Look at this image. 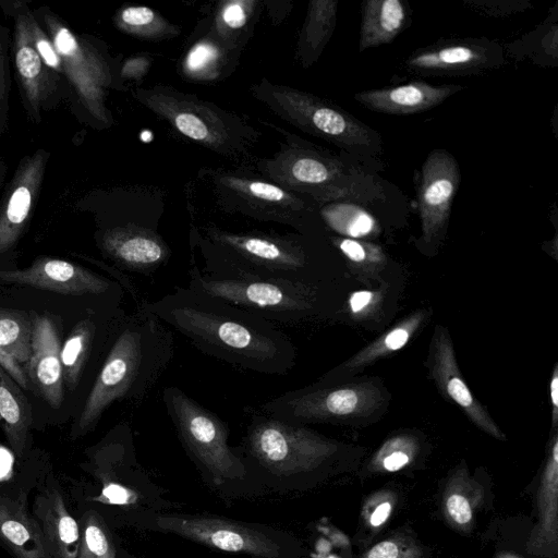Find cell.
I'll list each match as a JSON object with an SVG mask.
<instances>
[{
    "label": "cell",
    "instance_id": "cell-1",
    "mask_svg": "<svg viewBox=\"0 0 558 558\" xmlns=\"http://www.w3.org/2000/svg\"><path fill=\"white\" fill-rule=\"evenodd\" d=\"M207 355L236 367L284 375L295 364L291 339L275 324L189 287L141 304Z\"/></svg>",
    "mask_w": 558,
    "mask_h": 558
},
{
    "label": "cell",
    "instance_id": "cell-2",
    "mask_svg": "<svg viewBox=\"0 0 558 558\" xmlns=\"http://www.w3.org/2000/svg\"><path fill=\"white\" fill-rule=\"evenodd\" d=\"M174 339L142 305L120 324L74 426L76 436L93 429L114 402L142 403L170 365Z\"/></svg>",
    "mask_w": 558,
    "mask_h": 558
},
{
    "label": "cell",
    "instance_id": "cell-3",
    "mask_svg": "<svg viewBox=\"0 0 558 558\" xmlns=\"http://www.w3.org/2000/svg\"><path fill=\"white\" fill-rule=\"evenodd\" d=\"M205 265L216 278L319 284V256L305 239L260 233H234L215 227L195 233Z\"/></svg>",
    "mask_w": 558,
    "mask_h": 558
},
{
    "label": "cell",
    "instance_id": "cell-4",
    "mask_svg": "<svg viewBox=\"0 0 558 558\" xmlns=\"http://www.w3.org/2000/svg\"><path fill=\"white\" fill-rule=\"evenodd\" d=\"M191 289L245 310L272 324L296 325L326 310V292L320 286L287 281L216 278L196 264L189 270Z\"/></svg>",
    "mask_w": 558,
    "mask_h": 558
},
{
    "label": "cell",
    "instance_id": "cell-5",
    "mask_svg": "<svg viewBox=\"0 0 558 558\" xmlns=\"http://www.w3.org/2000/svg\"><path fill=\"white\" fill-rule=\"evenodd\" d=\"M384 401V390L375 381H345L287 391L256 409L271 417L305 425L365 418L381 410Z\"/></svg>",
    "mask_w": 558,
    "mask_h": 558
},
{
    "label": "cell",
    "instance_id": "cell-6",
    "mask_svg": "<svg viewBox=\"0 0 558 558\" xmlns=\"http://www.w3.org/2000/svg\"><path fill=\"white\" fill-rule=\"evenodd\" d=\"M162 402L181 442L199 465L220 480L245 476L246 465L229 447V428L216 413L175 386L165 387Z\"/></svg>",
    "mask_w": 558,
    "mask_h": 558
},
{
    "label": "cell",
    "instance_id": "cell-7",
    "mask_svg": "<svg viewBox=\"0 0 558 558\" xmlns=\"http://www.w3.org/2000/svg\"><path fill=\"white\" fill-rule=\"evenodd\" d=\"M278 110L302 130L343 149L351 159L375 169L383 154L379 133L351 113L293 89H274Z\"/></svg>",
    "mask_w": 558,
    "mask_h": 558
},
{
    "label": "cell",
    "instance_id": "cell-8",
    "mask_svg": "<svg viewBox=\"0 0 558 558\" xmlns=\"http://www.w3.org/2000/svg\"><path fill=\"white\" fill-rule=\"evenodd\" d=\"M246 411L242 451L265 472L288 477L307 470L326 453L328 444L304 425L271 417L256 408Z\"/></svg>",
    "mask_w": 558,
    "mask_h": 558
},
{
    "label": "cell",
    "instance_id": "cell-9",
    "mask_svg": "<svg viewBox=\"0 0 558 558\" xmlns=\"http://www.w3.org/2000/svg\"><path fill=\"white\" fill-rule=\"evenodd\" d=\"M318 201L325 203L320 211L325 223L343 238L355 240L379 234L377 214L384 206L405 204L400 191L366 166L357 168Z\"/></svg>",
    "mask_w": 558,
    "mask_h": 558
},
{
    "label": "cell",
    "instance_id": "cell-10",
    "mask_svg": "<svg viewBox=\"0 0 558 558\" xmlns=\"http://www.w3.org/2000/svg\"><path fill=\"white\" fill-rule=\"evenodd\" d=\"M505 63V51L498 43L463 38L420 48L402 61V68L421 76H465L494 70Z\"/></svg>",
    "mask_w": 558,
    "mask_h": 558
},
{
    "label": "cell",
    "instance_id": "cell-11",
    "mask_svg": "<svg viewBox=\"0 0 558 558\" xmlns=\"http://www.w3.org/2000/svg\"><path fill=\"white\" fill-rule=\"evenodd\" d=\"M156 525L189 539L223 551L243 553L257 558H282L281 545L250 526L217 518L161 515Z\"/></svg>",
    "mask_w": 558,
    "mask_h": 558
},
{
    "label": "cell",
    "instance_id": "cell-12",
    "mask_svg": "<svg viewBox=\"0 0 558 558\" xmlns=\"http://www.w3.org/2000/svg\"><path fill=\"white\" fill-rule=\"evenodd\" d=\"M460 181V167L453 155L444 148H436L427 155L416 192L425 244H436L445 234Z\"/></svg>",
    "mask_w": 558,
    "mask_h": 558
},
{
    "label": "cell",
    "instance_id": "cell-13",
    "mask_svg": "<svg viewBox=\"0 0 558 558\" xmlns=\"http://www.w3.org/2000/svg\"><path fill=\"white\" fill-rule=\"evenodd\" d=\"M0 281L69 295L106 296L121 287L80 265L57 258H40L28 268L0 270Z\"/></svg>",
    "mask_w": 558,
    "mask_h": 558
},
{
    "label": "cell",
    "instance_id": "cell-14",
    "mask_svg": "<svg viewBox=\"0 0 558 558\" xmlns=\"http://www.w3.org/2000/svg\"><path fill=\"white\" fill-rule=\"evenodd\" d=\"M60 341L52 320L46 315L33 318L31 356L26 367L28 383L51 408L63 402V375Z\"/></svg>",
    "mask_w": 558,
    "mask_h": 558
},
{
    "label": "cell",
    "instance_id": "cell-15",
    "mask_svg": "<svg viewBox=\"0 0 558 558\" xmlns=\"http://www.w3.org/2000/svg\"><path fill=\"white\" fill-rule=\"evenodd\" d=\"M432 373L439 389L456 402L474 424L495 437H502L498 426L475 400L463 380L451 340L447 330L440 326L435 330L433 338Z\"/></svg>",
    "mask_w": 558,
    "mask_h": 558
},
{
    "label": "cell",
    "instance_id": "cell-16",
    "mask_svg": "<svg viewBox=\"0 0 558 558\" xmlns=\"http://www.w3.org/2000/svg\"><path fill=\"white\" fill-rule=\"evenodd\" d=\"M463 89L462 85H433L424 81L363 90L353 98L363 107L379 113L408 116L433 109Z\"/></svg>",
    "mask_w": 558,
    "mask_h": 558
},
{
    "label": "cell",
    "instance_id": "cell-17",
    "mask_svg": "<svg viewBox=\"0 0 558 558\" xmlns=\"http://www.w3.org/2000/svg\"><path fill=\"white\" fill-rule=\"evenodd\" d=\"M102 248L125 270L150 276L170 258L165 241L145 227L128 226L106 233Z\"/></svg>",
    "mask_w": 558,
    "mask_h": 558
},
{
    "label": "cell",
    "instance_id": "cell-18",
    "mask_svg": "<svg viewBox=\"0 0 558 558\" xmlns=\"http://www.w3.org/2000/svg\"><path fill=\"white\" fill-rule=\"evenodd\" d=\"M283 165L288 184L311 193L316 199L364 166L308 149L289 154Z\"/></svg>",
    "mask_w": 558,
    "mask_h": 558
},
{
    "label": "cell",
    "instance_id": "cell-19",
    "mask_svg": "<svg viewBox=\"0 0 558 558\" xmlns=\"http://www.w3.org/2000/svg\"><path fill=\"white\" fill-rule=\"evenodd\" d=\"M33 512L51 558H78V525L68 511L59 490L50 487L40 493L34 502Z\"/></svg>",
    "mask_w": 558,
    "mask_h": 558
},
{
    "label": "cell",
    "instance_id": "cell-20",
    "mask_svg": "<svg viewBox=\"0 0 558 558\" xmlns=\"http://www.w3.org/2000/svg\"><path fill=\"white\" fill-rule=\"evenodd\" d=\"M172 96V95H171ZM147 104L166 117L184 136L213 148H221L227 138L223 123L201 105H192L165 94L145 96Z\"/></svg>",
    "mask_w": 558,
    "mask_h": 558
},
{
    "label": "cell",
    "instance_id": "cell-21",
    "mask_svg": "<svg viewBox=\"0 0 558 558\" xmlns=\"http://www.w3.org/2000/svg\"><path fill=\"white\" fill-rule=\"evenodd\" d=\"M0 539L16 558H51L36 520L17 498L0 495Z\"/></svg>",
    "mask_w": 558,
    "mask_h": 558
},
{
    "label": "cell",
    "instance_id": "cell-22",
    "mask_svg": "<svg viewBox=\"0 0 558 558\" xmlns=\"http://www.w3.org/2000/svg\"><path fill=\"white\" fill-rule=\"evenodd\" d=\"M426 311H416L348 361L323 375L315 385L330 386L348 381L366 365L403 348L426 318Z\"/></svg>",
    "mask_w": 558,
    "mask_h": 558
},
{
    "label": "cell",
    "instance_id": "cell-23",
    "mask_svg": "<svg viewBox=\"0 0 558 558\" xmlns=\"http://www.w3.org/2000/svg\"><path fill=\"white\" fill-rule=\"evenodd\" d=\"M33 318L25 312L0 307V365L23 389L29 383L24 371L31 356Z\"/></svg>",
    "mask_w": 558,
    "mask_h": 558
},
{
    "label": "cell",
    "instance_id": "cell-24",
    "mask_svg": "<svg viewBox=\"0 0 558 558\" xmlns=\"http://www.w3.org/2000/svg\"><path fill=\"white\" fill-rule=\"evenodd\" d=\"M410 10L402 0H365L362 3L359 51L391 43L408 26Z\"/></svg>",
    "mask_w": 558,
    "mask_h": 558
},
{
    "label": "cell",
    "instance_id": "cell-25",
    "mask_svg": "<svg viewBox=\"0 0 558 558\" xmlns=\"http://www.w3.org/2000/svg\"><path fill=\"white\" fill-rule=\"evenodd\" d=\"M0 425L12 450L22 457L32 425V409L17 383L0 365Z\"/></svg>",
    "mask_w": 558,
    "mask_h": 558
},
{
    "label": "cell",
    "instance_id": "cell-26",
    "mask_svg": "<svg viewBox=\"0 0 558 558\" xmlns=\"http://www.w3.org/2000/svg\"><path fill=\"white\" fill-rule=\"evenodd\" d=\"M100 327L102 326L95 316L85 317L75 325L60 350L63 383L71 391L76 389L81 380L84 367L97 343Z\"/></svg>",
    "mask_w": 558,
    "mask_h": 558
},
{
    "label": "cell",
    "instance_id": "cell-27",
    "mask_svg": "<svg viewBox=\"0 0 558 558\" xmlns=\"http://www.w3.org/2000/svg\"><path fill=\"white\" fill-rule=\"evenodd\" d=\"M337 7V0L311 2L302 37L303 59L306 63L317 59L331 37L336 25Z\"/></svg>",
    "mask_w": 558,
    "mask_h": 558
},
{
    "label": "cell",
    "instance_id": "cell-28",
    "mask_svg": "<svg viewBox=\"0 0 558 558\" xmlns=\"http://www.w3.org/2000/svg\"><path fill=\"white\" fill-rule=\"evenodd\" d=\"M36 174V170L31 178L25 173L24 181L16 185L10 195L5 211L0 217V253L14 244L29 215Z\"/></svg>",
    "mask_w": 558,
    "mask_h": 558
},
{
    "label": "cell",
    "instance_id": "cell-29",
    "mask_svg": "<svg viewBox=\"0 0 558 558\" xmlns=\"http://www.w3.org/2000/svg\"><path fill=\"white\" fill-rule=\"evenodd\" d=\"M331 242L351 263L372 266L385 260L383 250L373 243L343 236H335Z\"/></svg>",
    "mask_w": 558,
    "mask_h": 558
},
{
    "label": "cell",
    "instance_id": "cell-30",
    "mask_svg": "<svg viewBox=\"0 0 558 558\" xmlns=\"http://www.w3.org/2000/svg\"><path fill=\"white\" fill-rule=\"evenodd\" d=\"M112 550L102 526L97 518L90 515L81 539L78 558H104Z\"/></svg>",
    "mask_w": 558,
    "mask_h": 558
},
{
    "label": "cell",
    "instance_id": "cell-31",
    "mask_svg": "<svg viewBox=\"0 0 558 558\" xmlns=\"http://www.w3.org/2000/svg\"><path fill=\"white\" fill-rule=\"evenodd\" d=\"M233 182L235 187L240 189V192H243L244 195H250L255 201H263L267 203H277V204H292V198L290 194H287L282 189L275 184H270L262 181L254 180H229Z\"/></svg>",
    "mask_w": 558,
    "mask_h": 558
},
{
    "label": "cell",
    "instance_id": "cell-32",
    "mask_svg": "<svg viewBox=\"0 0 558 558\" xmlns=\"http://www.w3.org/2000/svg\"><path fill=\"white\" fill-rule=\"evenodd\" d=\"M15 61L19 73L27 86H35L36 80L41 72L43 61L36 49L27 40L19 44Z\"/></svg>",
    "mask_w": 558,
    "mask_h": 558
},
{
    "label": "cell",
    "instance_id": "cell-33",
    "mask_svg": "<svg viewBox=\"0 0 558 558\" xmlns=\"http://www.w3.org/2000/svg\"><path fill=\"white\" fill-rule=\"evenodd\" d=\"M217 57L218 51L214 45L199 43L190 50L185 68L193 73H202L217 60Z\"/></svg>",
    "mask_w": 558,
    "mask_h": 558
},
{
    "label": "cell",
    "instance_id": "cell-34",
    "mask_svg": "<svg viewBox=\"0 0 558 558\" xmlns=\"http://www.w3.org/2000/svg\"><path fill=\"white\" fill-rule=\"evenodd\" d=\"M156 13L147 7H129L120 14L125 26L140 33L149 31L150 25L156 22Z\"/></svg>",
    "mask_w": 558,
    "mask_h": 558
},
{
    "label": "cell",
    "instance_id": "cell-35",
    "mask_svg": "<svg viewBox=\"0 0 558 558\" xmlns=\"http://www.w3.org/2000/svg\"><path fill=\"white\" fill-rule=\"evenodd\" d=\"M244 4V2L239 1L227 3L221 12L222 23L233 29L244 26L247 20Z\"/></svg>",
    "mask_w": 558,
    "mask_h": 558
},
{
    "label": "cell",
    "instance_id": "cell-36",
    "mask_svg": "<svg viewBox=\"0 0 558 558\" xmlns=\"http://www.w3.org/2000/svg\"><path fill=\"white\" fill-rule=\"evenodd\" d=\"M450 517L460 524L468 523L472 518L469 501L461 495H451L447 500Z\"/></svg>",
    "mask_w": 558,
    "mask_h": 558
},
{
    "label": "cell",
    "instance_id": "cell-37",
    "mask_svg": "<svg viewBox=\"0 0 558 558\" xmlns=\"http://www.w3.org/2000/svg\"><path fill=\"white\" fill-rule=\"evenodd\" d=\"M35 47L37 53L45 64L56 70L61 68V57L57 52L53 44H51L45 36H37Z\"/></svg>",
    "mask_w": 558,
    "mask_h": 558
},
{
    "label": "cell",
    "instance_id": "cell-38",
    "mask_svg": "<svg viewBox=\"0 0 558 558\" xmlns=\"http://www.w3.org/2000/svg\"><path fill=\"white\" fill-rule=\"evenodd\" d=\"M374 293L367 290L356 291L349 299V306L352 313L357 314L364 311L373 301Z\"/></svg>",
    "mask_w": 558,
    "mask_h": 558
},
{
    "label": "cell",
    "instance_id": "cell-39",
    "mask_svg": "<svg viewBox=\"0 0 558 558\" xmlns=\"http://www.w3.org/2000/svg\"><path fill=\"white\" fill-rule=\"evenodd\" d=\"M102 497L111 504H126L130 501V493L124 487L110 484L102 490Z\"/></svg>",
    "mask_w": 558,
    "mask_h": 558
},
{
    "label": "cell",
    "instance_id": "cell-40",
    "mask_svg": "<svg viewBox=\"0 0 558 558\" xmlns=\"http://www.w3.org/2000/svg\"><path fill=\"white\" fill-rule=\"evenodd\" d=\"M398 547L393 542L386 541L374 546L367 558H397Z\"/></svg>",
    "mask_w": 558,
    "mask_h": 558
},
{
    "label": "cell",
    "instance_id": "cell-41",
    "mask_svg": "<svg viewBox=\"0 0 558 558\" xmlns=\"http://www.w3.org/2000/svg\"><path fill=\"white\" fill-rule=\"evenodd\" d=\"M550 402L553 408V424H557L558 418V367L555 366L549 384Z\"/></svg>",
    "mask_w": 558,
    "mask_h": 558
},
{
    "label": "cell",
    "instance_id": "cell-42",
    "mask_svg": "<svg viewBox=\"0 0 558 558\" xmlns=\"http://www.w3.org/2000/svg\"><path fill=\"white\" fill-rule=\"evenodd\" d=\"M409 462V456L401 451H395L384 459V468L388 471H397Z\"/></svg>",
    "mask_w": 558,
    "mask_h": 558
},
{
    "label": "cell",
    "instance_id": "cell-43",
    "mask_svg": "<svg viewBox=\"0 0 558 558\" xmlns=\"http://www.w3.org/2000/svg\"><path fill=\"white\" fill-rule=\"evenodd\" d=\"M390 510H391V506L389 502L380 504L375 509V511L373 512V514L371 517V524L373 526H378L381 523H384L387 520V518L390 513Z\"/></svg>",
    "mask_w": 558,
    "mask_h": 558
},
{
    "label": "cell",
    "instance_id": "cell-44",
    "mask_svg": "<svg viewBox=\"0 0 558 558\" xmlns=\"http://www.w3.org/2000/svg\"><path fill=\"white\" fill-rule=\"evenodd\" d=\"M104 558H114V550L110 551L107 556Z\"/></svg>",
    "mask_w": 558,
    "mask_h": 558
},
{
    "label": "cell",
    "instance_id": "cell-45",
    "mask_svg": "<svg viewBox=\"0 0 558 558\" xmlns=\"http://www.w3.org/2000/svg\"><path fill=\"white\" fill-rule=\"evenodd\" d=\"M330 558H333V557H330Z\"/></svg>",
    "mask_w": 558,
    "mask_h": 558
}]
</instances>
